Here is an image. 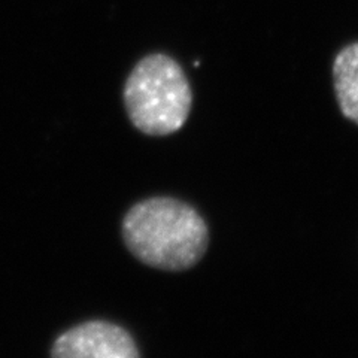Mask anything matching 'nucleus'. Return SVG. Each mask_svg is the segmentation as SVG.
<instances>
[{
	"label": "nucleus",
	"mask_w": 358,
	"mask_h": 358,
	"mask_svg": "<svg viewBox=\"0 0 358 358\" xmlns=\"http://www.w3.org/2000/svg\"><path fill=\"white\" fill-rule=\"evenodd\" d=\"M121 230L127 250L139 262L169 272L197 264L209 243L201 215L173 197L139 201L126 214Z\"/></svg>",
	"instance_id": "f257e3e1"
},
{
	"label": "nucleus",
	"mask_w": 358,
	"mask_h": 358,
	"mask_svg": "<svg viewBox=\"0 0 358 358\" xmlns=\"http://www.w3.org/2000/svg\"><path fill=\"white\" fill-rule=\"evenodd\" d=\"M124 103L134 127L151 136H166L185 124L193 94L181 66L166 54H151L129 75Z\"/></svg>",
	"instance_id": "f03ea898"
},
{
	"label": "nucleus",
	"mask_w": 358,
	"mask_h": 358,
	"mask_svg": "<svg viewBox=\"0 0 358 358\" xmlns=\"http://www.w3.org/2000/svg\"><path fill=\"white\" fill-rule=\"evenodd\" d=\"M51 358H141L131 334L109 321H87L62 333Z\"/></svg>",
	"instance_id": "7ed1b4c3"
},
{
	"label": "nucleus",
	"mask_w": 358,
	"mask_h": 358,
	"mask_svg": "<svg viewBox=\"0 0 358 358\" xmlns=\"http://www.w3.org/2000/svg\"><path fill=\"white\" fill-rule=\"evenodd\" d=\"M333 80L342 114L358 124V42L342 48L336 55Z\"/></svg>",
	"instance_id": "20e7f679"
}]
</instances>
